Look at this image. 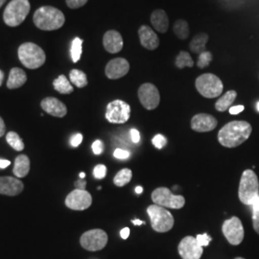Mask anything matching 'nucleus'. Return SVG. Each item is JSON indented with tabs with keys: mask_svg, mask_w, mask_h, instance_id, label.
<instances>
[{
	"mask_svg": "<svg viewBox=\"0 0 259 259\" xmlns=\"http://www.w3.org/2000/svg\"><path fill=\"white\" fill-rule=\"evenodd\" d=\"M252 128L247 121H232L218 133L220 144L227 148H235L250 138Z\"/></svg>",
	"mask_w": 259,
	"mask_h": 259,
	"instance_id": "obj_1",
	"label": "nucleus"
},
{
	"mask_svg": "<svg viewBox=\"0 0 259 259\" xmlns=\"http://www.w3.org/2000/svg\"><path fill=\"white\" fill-rule=\"evenodd\" d=\"M33 21L38 29L44 31L58 30L65 24L63 12L52 6H42L35 12Z\"/></svg>",
	"mask_w": 259,
	"mask_h": 259,
	"instance_id": "obj_2",
	"label": "nucleus"
},
{
	"mask_svg": "<svg viewBox=\"0 0 259 259\" xmlns=\"http://www.w3.org/2000/svg\"><path fill=\"white\" fill-rule=\"evenodd\" d=\"M238 197L242 204L251 205L259 197V182L256 174L250 169L243 172L241 177Z\"/></svg>",
	"mask_w": 259,
	"mask_h": 259,
	"instance_id": "obj_3",
	"label": "nucleus"
},
{
	"mask_svg": "<svg viewBox=\"0 0 259 259\" xmlns=\"http://www.w3.org/2000/svg\"><path fill=\"white\" fill-rule=\"evenodd\" d=\"M19 61L29 69H36L46 63L47 55L42 48L33 42H25L18 50Z\"/></svg>",
	"mask_w": 259,
	"mask_h": 259,
	"instance_id": "obj_4",
	"label": "nucleus"
},
{
	"mask_svg": "<svg viewBox=\"0 0 259 259\" xmlns=\"http://www.w3.org/2000/svg\"><path fill=\"white\" fill-rule=\"evenodd\" d=\"M30 9L28 0H12L4 11V22L10 27L19 26L27 18Z\"/></svg>",
	"mask_w": 259,
	"mask_h": 259,
	"instance_id": "obj_5",
	"label": "nucleus"
},
{
	"mask_svg": "<svg viewBox=\"0 0 259 259\" xmlns=\"http://www.w3.org/2000/svg\"><path fill=\"white\" fill-rule=\"evenodd\" d=\"M151 226L157 232H169L174 226V217L170 211L160 205L152 204L147 208Z\"/></svg>",
	"mask_w": 259,
	"mask_h": 259,
	"instance_id": "obj_6",
	"label": "nucleus"
},
{
	"mask_svg": "<svg viewBox=\"0 0 259 259\" xmlns=\"http://www.w3.org/2000/svg\"><path fill=\"white\" fill-rule=\"evenodd\" d=\"M198 93L205 98H216L220 96L224 90V84L219 77L211 73L201 75L195 82Z\"/></svg>",
	"mask_w": 259,
	"mask_h": 259,
	"instance_id": "obj_7",
	"label": "nucleus"
},
{
	"mask_svg": "<svg viewBox=\"0 0 259 259\" xmlns=\"http://www.w3.org/2000/svg\"><path fill=\"white\" fill-rule=\"evenodd\" d=\"M152 200L155 204L172 209H181L185 204V199L182 195H174L167 187H158L152 193Z\"/></svg>",
	"mask_w": 259,
	"mask_h": 259,
	"instance_id": "obj_8",
	"label": "nucleus"
},
{
	"mask_svg": "<svg viewBox=\"0 0 259 259\" xmlns=\"http://www.w3.org/2000/svg\"><path fill=\"white\" fill-rule=\"evenodd\" d=\"M131 107L122 100H114L108 104L106 110V119L112 124H123L129 120Z\"/></svg>",
	"mask_w": 259,
	"mask_h": 259,
	"instance_id": "obj_9",
	"label": "nucleus"
},
{
	"mask_svg": "<svg viewBox=\"0 0 259 259\" xmlns=\"http://www.w3.org/2000/svg\"><path fill=\"white\" fill-rule=\"evenodd\" d=\"M108 243V234L103 230L95 229L84 232L80 238V244L84 250L90 251L101 250Z\"/></svg>",
	"mask_w": 259,
	"mask_h": 259,
	"instance_id": "obj_10",
	"label": "nucleus"
},
{
	"mask_svg": "<svg viewBox=\"0 0 259 259\" xmlns=\"http://www.w3.org/2000/svg\"><path fill=\"white\" fill-rule=\"evenodd\" d=\"M222 231L227 240L233 246L239 245L244 239L245 232H244L243 225L240 219L235 216L224 222Z\"/></svg>",
	"mask_w": 259,
	"mask_h": 259,
	"instance_id": "obj_11",
	"label": "nucleus"
},
{
	"mask_svg": "<svg viewBox=\"0 0 259 259\" xmlns=\"http://www.w3.org/2000/svg\"><path fill=\"white\" fill-rule=\"evenodd\" d=\"M139 101L146 110H155L160 102V95L157 87L146 83L140 85L139 90Z\"/></svg>",
	"mask_w": 259,
	"mask_h": 259,
	"instance_id": "obj_12",
	"label": "nucleus"
},
{
	"mask_svg": "<svg viewBox=\"0 0 259 259\" xmlns=\"http://www.w3.org/2000/svg\"><path fill=\"white\" fill-rule=\"evenodd\" d=\"M92 204L93 197L87 190L75 189L65 199V205L72 210H85Z\"/></svg>",
	"mask_w": 259,
	"mask_h": 259,
	"instance_id": "obj_13",
	"label": "nucleus"
},
{
	"mask_svg": "<svg viewBox=\"0 0 259 259\" xmlns=\"http://www.w3.org/2000/svg\"><path fill=\"white\" fill-rule=\"evenodd\" d=\"M178 250L183 259H200L203 254V247L193 236H186L180 242Z\"/></svg>",
	"mask_w": 259,
	"mask_h": 259,
	"instance_id": "obj_14",
	"label": "nucleus"
},
{
	"mask_svg": "<svg viewBox=\"0 0 259 259\" xmlns=\"http://www.w3.org/2000/svg\"><path fill=\"white\" fill-rule=\"evenodd\" d=\"M129 62L124 58H116L112 59L106 65L105 73L109 79L116 80L124 77L129 72Z\"/></svg>",
	"mask_w": 259,
	"mask_h": 259,
	"instance_id": "obj_15",
	"label": "nucleus"
},
{
	"mask_svg": "<svg viewBox=\"0 0 259 259\" xmlns=\"http://www.w3.org/2000/svg\"><path fill=\"white\" fill-rule=\"evenodd\" d=\"M217 126V119L211 114L199 113L191 119V128L198 133H206L215 129Z\"/></svg>",
	"mask_w": 259,
	"mask_h": 259,
	"instance_id": "obj_16",
	"label": "nucleus"
},
{
	"mask_svg": "<svg viewBox=\"0 0 259 259\" xmlns=\"http://www.w3.org/2000/svg\"><path fill=\"white\" fill-rule=\"evenodd\" d=\"M24 185L13 177H0V194L17 196L22 192Z\"/></svg>",
	"mask_w": 259,
	"mask_h": 259,
	"instance_id": "obj_17",
	"label": "nucleus"
},
{
	"mask_svg": "<svg viewBox=\"0 0 259 259\" xmlns=\"http://www.w3.org/2000/svg\"><path fill=\"white\" fill-rule=\"evenodd\" d=\"M103 46L111 54L120 52L123 48V38L120 33L115 30H110L105 33L103 37Z\"/></svg>",
	"mask_w": 259,
	"mask_h": 259,
	"instance_id": "obj_18",
	"label": "nucleus"
},
{
	"mask_svg": "<svg viewBox=\"0 0 259 259\" xmlns=\"http://www.w3.org/2000/svg\"><path fill=\"white\" fill-rule=\"evenodd\" d=\"M40 106L44 111L55 117H64L67 113L66 106L55 97L45 98L40 103Z\"/></svg>",
	"mask_w": 259,
	"mask_h": 259,
	"instance_id": "obj_19",
	"label": "nucleus"
},
{
	"mask_svg": "<svg viewBox=\"0 0 259 259\" xmlns=\"http://www.w3.org/2000/svg\"><path fill=\"white\" fill-rule=\"evenodd\" d=\"M139 36L141 46L148 50H155L159 46V38L157 34L147 25H142L139 28Z\"/></svg>",
	"mask_w": 259,
	"mask_h": 259,
	"instance_id": "obj_20",
	"label": "nucleus"
},
{
	"mask_svg": "<svg viewBox=\"0 0 259 259\" xmlns=\"http://www.w3.org/2000/svg\"><path fill=\"white\" fill-rule=\"evenodd\" d=\"M151 23L159 33H166L169 27V19L165 11L156 10L151 15Z\"/></svg>",
	"mask_w": 259,
	"mask_h": 259,
	"instance_id": "obj_21",
	"label": "nucleus"
},
{
	"mask_svg": "<svg viewBox=\"0 0 259 259\" xmlns=\"http://www.w3.org/2000/svg\"><path fill=\"white\" fill-rule=\"evenodd\" d=\"M27 81L26 73L19 67H14L10 71L9 78L7 81V88L15 90L22 87Z\"/></svg>",
	"mask_w": 259,
	"mask_h": 259,
	"instance_id": "obj_22",
	"label": "nucleus"
},
{
	"mask_svg": "<svg viewBox=\"0 0 259 259\" xmlns=\"http://www.w3.org/2000/svg\"><path fill=\"white\" fill-rule=\"evenodd\" d=\"M30 170V159L26 155H20L15 160V166L13 173L18 178L27 176Z\"/></svg>",
	"mask_w": 259,
	"mask_h": 259,
	"instance_id": "obj_23",
	"label": "nucleus"
},
{
	"mask_svg": "<svg viewBox=\"0 0 259 259\" xmlns=\"http://www.w3.org/2000/svg\"><path fill=\"white\" fill-rule=\"evenodd\" d=\"M208 35L205 33H200L196 35L189 44L190 50L195 54H201L205 51V45L208 41Z\"/></svg>",
	"mask_w": 259,
	"mask_h": 259,
	"instance_id": "obj_24",
	"label": "nucleus"
},
{
	"mask_svg": "<svg viewBox=\"0 0 259 259\" xmlns=\"http://www.w3.org/2000/svg\"><path fill=\"white\" fill-rule=\"evenodd\" d=\"M237 97V93L235 91H229L223 95L220 99L215 104V109L218 111H226L230 110L232 107V103Z\"/></svg>",
	"mask_w": 259,
	"mask_h": 259,
	"instance_id": "obj_25",
	"label": "nucleus"
},
{
	"mask_svg": "<svg viewBox=\"0 0 259 259\" xmlns=\"http://www.w3.org/2000/svg\"><path fill=\"white\" fill-rule=\"evenodd\" d=\"M53 87L58 93L62 94H70L74 91L73 87L71 85V83L65 75H60L56 80H54Z\"/></svg>",
	"mask_w": 259,
	"mask_h": 259,
	"instance_id": "obj_26",
	"label": "nucleus"
},
{
	"mask_svg": "<svg viewBox=\"0 0 259 259\" xmlns=\"http://www.w3.org/2000/svg\"><path fill=\"white\" fill-rule=\"evenodd\" d=\"M173 31L180 39H186L190 33L189 25L185 19H178L173 26Z\"/></svg>",
	"mask_w": 259,
	"mask_h": 259,
	"instance_id": "obj_27",
	"label": "nucleus"
},
{
	"mask_svg": "<svg viewBox=\"0 0 259 259\" xmlns=\"http://www.w3.org/2000/svg\"><path fill=\"white\" fill-rule=\"evenodd\" d=\"M70 82L76 85L77 88H84L88 85V78L87 75L82 70L79 69H72L69 73Z\"/></svg>",
	"mask_w": 259,
	"mask_h": 259,
	"instance_id": "obj_28",
	"label": "nucleus"
},
{
	"mask_svg": "<svg viewBox=\"0 0 259 259\" xmlns=\"http://www.w3.org/2000/svg\"><path fill=\"white\" fill-rule=\"evenodd\" d=\"M132 177H133L132 170H130L128 168H124V169H121L120 171L115 175L113 179V183L116 186L122 187L129 184L132 180Z\"/></svg>",
	"mask_w": 259,
	"mask_h": 259,
	"instance_id": "obj_29",
	"label": "nucleus"
},
{
	"mask_svg": "<svg viewBox=\"0 0 259 259\" xmlns=\"http://www.w3.org/2000/svg\"><path fill=\"white\" fill-rule=\"evenodd\" d=\"M194 62L190 54L186 51H181L176 58V66L180 69L185 67H193Z\"/></svg>",
	"mask_w": 259,
	"mask_h": 259,
	"instance_id": "obj_30",
	"label": "nucleus"
},
{
	"mask_svg": "<svg viewBox=\"0 0 259 259\" xmlns=\"http://www.w3.org/2000/svg\"><path fill=\"white\" fill-rule=\"evenodd\" d=\"M7 143L16 151H22L24 149V143L19 135L15 132H9L6 136Z\"/></svg>",
	"mask_w": 259,
	"mask_h": 259,
	"instance_id": "obj_31",
	"label": "nucleus"
},
{
	"mask_svg": "<svg viewBox=\"0 0 259 259\" xmlns=\"http://www.w3.org/2000/svg\"><path fill=\"white\" fill-rule=\"evenodd\" d=\"M82 46H83V40L80 37H75L72 40L70 54H71L73 63H78L80 61L81 55H82Z\"/></svg>",
	"mask_w": 259,
	"mask_h": 259,
	"instance_id": "obj_32",
	"label": "nucleus"
},
{
	"mask_svg": "<svg viewBox=\"0 0 259 259\" xmlns=\"http://www.w3.org/2000/svg\"><path fill=\"white\" fill-rule=\"evenodd\" d=\"M211 61H212V54L209 51H204L199 55L197 65L199 68H204L210 65Z\"/></svg>",
	"mask_w": 259,
	"mask_h": 259,
	"instance_id": "obj_33",
	"label": "nucleus"
},
{
	"mask_svg": "<svg viewBox=\"0 0 259 259\" xmlns=\"http://www.w3.org/2000/svg\"><path fill=\"white\" fill-rule=\"evenodd\" d=\"M250 206L252 207V226L259 234V197Z\"/></svg>",
	"mask_w": 259,
	"mask_h": 259,
	"instance_id": "obj_34",
	"label": "nucleus"
},
{
	"mask_svg": "<svg viewBox=\"0 0 259 259\" xmlns=\"http://www.w3.org/2000/svg\"><path fill=\"white\" fill-rule=\"evenodd\" d=\"M107 175V167L103 164H98L93 169V176L97 180H102Z\"/></svg>",
	"mask_w": 259,
	"mask_h": 259,
	"instance_id": "obj_35",
	"label": "nucleus"
},
{
	"mask_svg": "<svg viewBox=\"0 0 259 259\" xmlns=\"http://www.w3.org/2000/svg\"><path fill=\"white\" fill-rule=\"evenodd\" d=\"M152 143L157 149H162L167 144V139L162 135H157L152 139Z\"/></svg>",
	"mask_w": 259,
	"mask_h": 259,
	"instance_id": "obj_36",
	"label": "nucleus"
},
{
	"mask_svg": "<svg viewBox=\"0 0 259 259\" xmlns=\"http://www.w3.org/2000/svg\"><path fill=\"white\" fill-rule=\"evenodd\" d=\"M89 0H65L66 5L70 8V9H78L83 7V5L87 4Z\"/></svg>",
	"mask_w": 259,
	"mask_h": 259,
	"instance_id": "obj_37",
	"label": "nucleus"
},
{
	"mask_svg": "<svg viewBox=\"0 0 259 259\" xmlns=\"http://www.w3.org/2000/svg\"><path fill=\"white\" fill-rule=\"evenodd\" d=\"M196 239L198 241V243L202 246V247H205V246H208L210 241L212 240L210 236H208L206 233L204 234H198Z\"/></svg>",
	"mask_w": 259,
	"mask_h": 259,
	"instance_id": "obj_38",
	"label": "nucleus"
},
{
	"mask_svg": "<svg viewBox=\"0 0 259 259\" xmlns=\"http://www.w3.org/2000/svg\"><path fill=\"white\" fill-rule=\"evenodd\" d=\"M113 156L118 159H127L128 157H130V152L127 150H124V149H115V151L113 152Z\"/></svg>",
	"mask_w": 259,
	"mask_h": 259,
	"instance_id": "obj_39",
	"label": "nucleus"
},
{
	"mask_svg": "<svg viewBox=\"0 0 259 259\" xmlns=\"http://www.w3.org/2000/svg\"><path fill=\"white\" fill-rule=\"evenodd\" d=\"M92 148H93V153H94L95 155H101L103 153V151H104V144H103V142L101 140L98 139V140H95V141L93 142Z\"/></svg>",
	"mask_w": 259,
	"mask_h": 259,
	"instance_id": "obj_40",
	"label": "nucleus"
},
{
	"mask_svg": "<svg viewBox=\"0 0 259 259\" xmlns=\"http://www.w3.org/2000/svg\"><path fill=\"white\" fill-rule=\"evenodd\" d=\"M82 141H83V136L81 134H76V135L71 137L70 144H71L72 147L76 148L82 143Z\"/></svg>",
	"mask_w": 259,
	"mask_h": 259,
	"instance_id": "obj_41",
	"label": "nucleus"
},
{
	"mask_svg": "<svg viewBox=\"0 0 259 259\" xmlns=\"http://www.w3.org/2000/svg\"><path fill=\"white\" fill-rule=\"evenodd\" d=\"M130 135H131V139H132V141H133L134 143H139V141H140V134H139V132L138 131V130H131V133H130Z\"/></svg>",
	"mask_w": 259,
	"mask_h": 259,
	"instance_id": "obj_42",
	"label": "nucleus"
},
{
	"mask_svg": "<svg viewBox=\"0 0 259 259\" xmlns=\"http://www.w3.org/2000/svg\"><path fill=\"white\" fill-rule=\"evenodd\" d=\"M244 106H234V107H232L229 111H230V113L231 114H238V113H240L241 111H244Z\"/></svg>",
	"mask_w": 259,
	"mask_h": 259,
	"instance_id": "obj_43",
	"label": "nucleus"
},
{
	"mask_svg": "<svg viewBox=\"0 0 259 259\" xmlns=\"http://www.w3.org/2000/svg\"><path fill=\"white\" fill-rule=\"evenodd\" d=\"M85 185H87V182L84 180H78L77 182H75V186H76V189H81V190H85Z\"/></svg>",
	"mask_w": 259,
	"mask_h": 259,
	"instance_id": "obj_44",
	"label": "nucleus"
},
{
	"mask_svg": "<svg viewBox=\"0 0 259 259\" xmlns=\"http://www.w3.org/2000/svg\"><path fill=\"white\" fill-rule=\"evenodd\" d=\"M121 237H122V239H124V240H126L128 237H129L130 235V229L129 228H124L122 231L120 232Z\"/></svg>",
	"mask_w": 259,
	"mask_h": 259,
	"instance_id": "obj_45",
	"label": "nucleus"
},
{
	"mask_svg": "<svg viewBox=\"0 0 259 259\" xmlns=\"http://www.w3.org/2000/svg\"><path fill=\"white\" fill-rule=\"evenodd\" d=\"M5 132H6V126H5L4 120L0 116V138L5 135Z\"/></svg>",
	"mask_w": 259,
	"mask_h": 259,
	"instance_id": "obj_46",
	"label": "nucleus"
},
{
	"mask_svg": "<svg viewBox=\"0 0 259 259\" xmlns=\"http://www.w3.org/2000/svg\"><path fill=\"white\" fill-rule=\"evenodd\" d=\"M10 164H11V161H10V160H7V159H1V158H0V168H1V169L9 166Z\"/></svg>",
	"mask_w": 259,
	"mask_h": 259,
	"instance_id": "obj_47",
	"label": "nucleus"
},
{
	"mask_svg": "<svg viewBox=\"0 0 259 259\" xmlns=\"http://www.w3.org/2000/svg\"><path fill=\"white\" fill-rule=\"evenodd\" d=\"M133 224H134L135 226H140V225H143V224H145V222H143V221H141V220L135 219V220H133Z\"/></svg>",
	"mask_w": 259,
	"mask_h": 259,
	"instance_id": "obj_48",
	"label": "nucleus"
},
{
	"mask_svg": "<svg viewBox=\"0 0 259 259\" xmlns=\"http://www.w3.org/2000/svg\"><path fill=\"white\" fill-rule=\"evenodd\" d=\"M142 191H143V188H142L141 186H137V187H136V193H137V194H141Z\"/></svg>",
	"mask_w": 259,
	"mask_h": 259,
	"instance_id": "obj_49",
	"label": "nucleus"
},
{
	"mask_svg": "<svg viewBox=\"0 0 259 259\" xmlns=\"http://www.w3.org/2000/svg\"><path fill=\"white\" fill-rule=\"evenodd\" d=\"M3 80H4V73H3V71L0 69V87L2 85Z\"/></svg>",
	"mask_w": 259,
	"mask_h": 259,
	"instance_id": "obj_50",
	"label": "nucleus"
},
{
	"mask_svg": "<svg viewBox=\"0 0 259 259\" xmlns=\"http://www.w3.org/2000/svg\"><path fill=\"white\" fill-rule=\"evenodd\" d=\"M6 2V0H0V8L4 5V3Z\"/></svg>",
	"mask_w": 259,
	"mask_h": 259,
	"instance_id": "obj_51",
	"label": "nucleus"
},
{
	"mask_svg": "<svg viewBox=\"0 0 259 259\" xmlns=\"http://www.w3.org/2000/svg\"><path fill=\"white\" fill-rule=\"evenodd\" d=\"M84 178H85V174H84V173H83V172H82V173H80V179H82V180H83Z\"/></svg>",
	"mask_w": 259,
	"mask_h": 259,
	"instance_id": "obj_52",
	"label": "nucleus"
},
{
	"mask_svg": "<svg viewBox=\"0 0 259 259\" xmlns=\"http://www.w3.org/2000/svg\"><path fill=\"white\" fill-rule=\"evenodd\" d=\"M256 108H257V111H259V102L257 103V105H256Z\"/></svg>",
	"mask_w": 259,
	"mask_h": 259,
	"instance_id": "obj_53",
	"label": "nucleus"
},
{
	"mask_svg": "<svg viewBox=\"0 0 259 259\" xmlns=\"http://www.w3.org/2000/svg\"><path fill=\"white\" fill-rule=\"evenodd\" d=\"M235 259H245V258H242V257H236Z\"/></svg>",
	"mask_w": 259,
	"mask_h": 259,
	"instance_id": "obj_54",
	"label": "nucleus"
}]
</instances>
